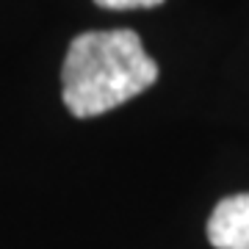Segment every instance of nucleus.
<instances>
[{
    "label": "nucleus",
    "instance_id": "nucleus-1",
    "mask_svg": "<svg viewBox=\"0 0 249 249\" xmlns=\"http://www.w3.org/2000/svg\"><path fill=\"white\" fill-rule=\"evenodd\" d=\"M158 80V64L130 28L86 31L72 39L61 67V97L72 116L89 119L122 106Z\"/></svg>",
    "mask_w": 249,
    "mask_h": 249
},
{
    "label": "nucleus",
    "instance_id": "nucleus-2",
    "mask_svg": "<svg viewBox=\"0 0 249 249\" xmlns=\"http://www.w3.org/2000/svg\"><path fill=\"white\" fill-rule=\"evenodd\" d=\"M208 241L216 249H249V194L224 196L208 219Z\"/></svg>",
    "mask_w": 249,
    "mask_h": 249
},
{
    "label": "nucleus",
    "instance_id": "nucleus-3",
    "mask_svg": "<svg viewBox=\"0 0 249 249\" xmlns=\"http://www.w3.org/2000/svg\"><path fill=\"white\" fill-rule=\"evenodd\" d=\"M100 9H111V11H124V9H152L160 6L163 0H94Z\"/></svg>",
    "mask_w": 249,
    "mask_h": 249
}]
</instances>
